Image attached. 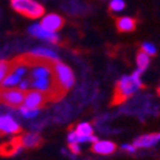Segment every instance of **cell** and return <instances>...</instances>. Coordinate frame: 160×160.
<instances>
[{"instance_id":"cell-1","label":"cell","mask_w":160,"mask_h":160,"mask_svg":"<svg viewBox=\"0 0 160 160\" xmlns=\"http://www.w3.org/2000/svg\"><path fill=\"white\" fill-rule=\"evenodd\" d=\"M141 72L135 71L131 74L123 76L118 79L114 87V94L112 98V105H121L127 100L132 99L140 90H142L143 83L141 79Z\"/></svg>"},{"instance_id":"cell-2","label":"cell","mask_w":160,"mask_h":160,"mask_svg":"<svg viewBox=\"0 0 160 160\" xmlns=\"http://www.w3.org/2000/svg\"><path fill=\"white\" fill-rule=\"evenodd\" d=\"M126 109L129 114H136L141 119H146L148 117L159 115L160 105L154 99V96L149 94H143V95L136 96L129 104H127Z\"/></svg>"},{"instance_id":"cell-3","label":"cell","mask_w":160,"mask_h":160,"mask_svg":"<svg viewBox=\"0 0 160 160\" xmlns=\"http://www.w3.org/2000/svg\"><path fill=\"white\" fill-rule=\"evenodd\" d=\"M52 76H54V79H55V87L58 91V95L62 100L67 92L73 87L74 74L67 64L57 60L52 64Z\"/></svg>"},{"instance_id":"cell-4","label":"cell","mask_w":160,"mask_h":160,"mask_svg":"<svg viewBox=\"0 0 160 160\" xmlns=\"http://www.w3.org/2000/svg\"><path fill=\"white\" fill-rule=\"evenodd\" d=\"M10 7L13 10L30 19L41 18L45 13V8L35 0H10Z\"/></svg>"},{"instance_id":"cell-5","label":"cell","mask_w":160,"mask_h":160,"mask_svg":"<svg viewBox=\"0 0 160 160\" xmlns=\"http://www.w3.org/2000/svg\"><path fill=\"white\" fill-rule=\"evenodd\" d=\"M24 95L26 91L22 88H4L0 87V102L9 106L12 109H19L23 105V100H24Z\"/></svg>"},{"instance_id":"cell-6","label":"cell","mask_w":160,"mask_h":160,"mask_svg":"<svg viewBox=\"0 0 160 160\" xmlns=\"http://www.w3.org/2000/svg\"><path fill=\"white\" fill-rule=\"evenodd\" d=\"M50 102V99L48 96V94L38 90H27L24 95V100H23V105L24 108L28 109H41L44 106Z\"/></svg>"},{"instance_id":"cell-7","label":"cell","mask_w":160,"mask_h":160,"mask_svg":"<svg viewBox=\"0 0 160 160\" xmlns=\"http://www.w3.org/2000/svg\"><path fill=\"white\" fill-rule=\"evenodd\" d=\"M21 132V126L13 117L8 114L0 115V136L7 135H17Z\"/></svg>"},{"instance_id":"cell-8","label":"cell","mask_w":160,"mask_h":160,"mask_svg":"<svg viewBox=\"0 0 160 160\" xmlns=\"http://www.w3.org/2000/svg\"><path fill=\"white\" fill-rule=\"evenodd\" d=\"M159 142H160V132H150L136 137L132 143L138 150V149H151L154 146H156Z\"/></svg>"},{"instance_id":"cell-9","label":"cell","mask_w":160,"mask_h":160,"mask_svg":"<svg viewBox=\"0 0 160 160\" xmlns=\"http://www.w3.org/2000/svg\"><path fill=\"white\" fill-rule=\"evenodd\" d=\"M65 23V19L58 14H48L46 17H44L41 19V23L40 26L48 32H52L57 33L59 30L63 28V26Z\"/></svg>"},{"instance_id":"cell-10","label":"cell","mask_w":160,"mask_h":160,"mask_svg":"<svg viewBox=\"0 0 160 160\" xmlns=\"http://www.w3.org/2000/svg\"><path fill=\"white\" fill-rule=\"evenodd\" d=\"M22 149H23V146L21 142V137L16 136L12 140L0 145V156H14L19 154Z\"/></svg>"},{"instance_id":"cell-11","label":"cell","mask_w":160,"mask_h":160,"mask_svg":"<svg viewBox=\"0 0 160 160\" xmlns=\"http://www.w3.org/2000/svg\"><path fill=\"white\" fill-rule=\"evenodd\" d=\"M117 145L108 140H96L91 146V151L98 155H110L115 152Z\"/></svg>"},{"instance_id":"cell-12","label":"cell","mask_w":160,"mask_h":160,"mask_svg":"<svg viewBox=\"0 0 160 160\" xmlns=\"http://www.w3.org/2000/svg\"><path fill=\"white\" fill-rule=\"evenodd\" d=\"M19 137H21V142H22L23 149H36L38 146H41L44 142L41 135H38L36 132L23 133V135H19Z\"/></svg>"},{"instance_id":"cell-13","label":"cell","mask_w":160,"mask_h":160,"mask_svg":"<svg viewBox=\"0 0 160 160\" xmlns=\"http://www.w3.org/2000/svg\"><path fill=\"white\" fill-rule=\"evenodd\" d=\"M30 33L37 38H41V40H48L49 42H52V44H57L59 41V36L57 33H52V32H48L45 31L40 24H33L30 27Z\"/></svg>"},{"instance_id":"cell-14","label":"cell","mask_w":160,"mask_h":160,"mask_svg":"<svg viewBox=\"0 0 160 160\" xmlns=\"http://www.w3.org/2000/svg\"><path fill=\"white\" fill-rule=\"evenodd\" d=\"M118 32H133L137 27V19L132 17H119L115 19Z\"/></svg>"},{"instance_id":"cell-15","label":"cell","mask_w":160,"mask_h":160,"mask_svg":"<svg viewBox=\"0 0 160 160\" xmlns=\"http://www.w3.org/2000/svg\"><path fill=\"white\" fill-rule=\"evenodd\" d=\"M151 63V57L148 55L146 52H143L142 50H140L136 55V65H137V71H140L141 73H143L146 69L149 68V65Z\"/></svg>"},{"instance_id":"cell-16","label":"cell","mask_w":160,"mask_h":160,"mask_svg":"<svg viewBox=\"0 0 160 160\" xmlns=\"http://www.w3.org/2000/svg\"><path fill=\"white\" fill-rule=\"evenodd\" d=\"M79 136H83V137H87V136H92L94 135V127H92L90 123L87 122H83V123H79L76 129H74Z\"/></svg>"},{"instance_id":"cell-17","label":"cell","mask_w":160,"mask_h":160,"mask_svg":"<svg viewBox=\"0 0 160 160\" xmlns=\"http://www.w3.org/2000/svg\"><path fill=\"white\" fill-rule=\"evenodd\" d=\"M32 54L35 55H38V57H44V58H49V59H54V60H59L57 52H54L52 50H49V49H45V48H38V49H35L31 51Z\"/></svg>"},{"instance_id":"cell-18","label":"cell","mask_w":160,"mask_h":160,"mask_svg":"<svg viewBox=\"0 0 160 160\" xmlns=\"http://www.w3.org/2000/svg\"><path fill=\"white\" fill-rule=\"evenodd\" d=\"M9 68H10V60H8V59L0 60V85H2L3 79L9 73Z\"/></svg>"},{"instance_id":"cell-19","label":"cell","mask_w":160,"mask_h":160,"mask_svg":"<svg viewBox=\"0 0 160 160\" xmlns=\"http://www.w3.org/2000/svg\"><path fill=\"white\" fill-rule=\"evenodd\" d=\"M126 8V2L124 0H110L109 3V10L118 13V12H122Z\"/></svg>"},{"instance_id":"cell-20","label":"cell","mask_w":160,"mask_h":160,"mask_svg":"<svg viewBox=\"0 0 160 160\" xmlns=\"http://www.w3.org/2000/svg\"><path fill=\"white\" fill-rule=\"evenodd\" d=\"M38 113H40V109H28V108H24V106H21L19 108V114L23 118H27V119L37 117Z\"/></svg>"},{"instance_id":"cell-21","label":"cell","mask_w":160,"mask_h":160,"mask_svg":"<svg viewBox=\"0 0 160 160\" xmlns=\"http://www.w3.org/2000/svg\"><path fill=\"white\" fill-rule=\"evenodd\" d=\"M140 50H142L143 52H146V54L150 55V57L156 55V52H158L156 46H155L152 42H149V41H146V42L141 44V49H140Z\"/></svg>"},{"instance_id":"cell-22","label":"cell","mask_w":160,"mask_h":160,"mask_svg":"<svg viewBox=\"0 0 160 160\" xmlns=\"http://www.w3.org/2000/svg\"><path fill=\"white\" fill-rule=\"evenodd\" d=\"M122 150L128 152V154H135L137 151V148L133 143H123L122 145Z\"/></svg>"},{"instance_id":"cell-23","label":"cell","mask_w":160,"mask_h":160,"mask_svg":"<svg viewBox=\"0 0 160 160\" xmlns=\"http://www.w3.org/2000/svg\"><path fill=\"white\" fill-rule=\"evenodd\" d=\"M68 148H69L71 154H73V155H78L79 152H81V148H79V143L71 142V143H68Z\"/></svg>"},{"instance_id":"cell-24","label":"cell","mask_w":160,"mask_h":160,"mask_svg":"<svg viewBox=\"0 0 160 160\" xmlns=\"http://www.w3.org/2000/svg\"><path fill=\"white\" fill-rule=\"evenodd\" d=\"M158 94H159V96H160V85H159V87H158Z\"/></svg>"}]
</instances>
